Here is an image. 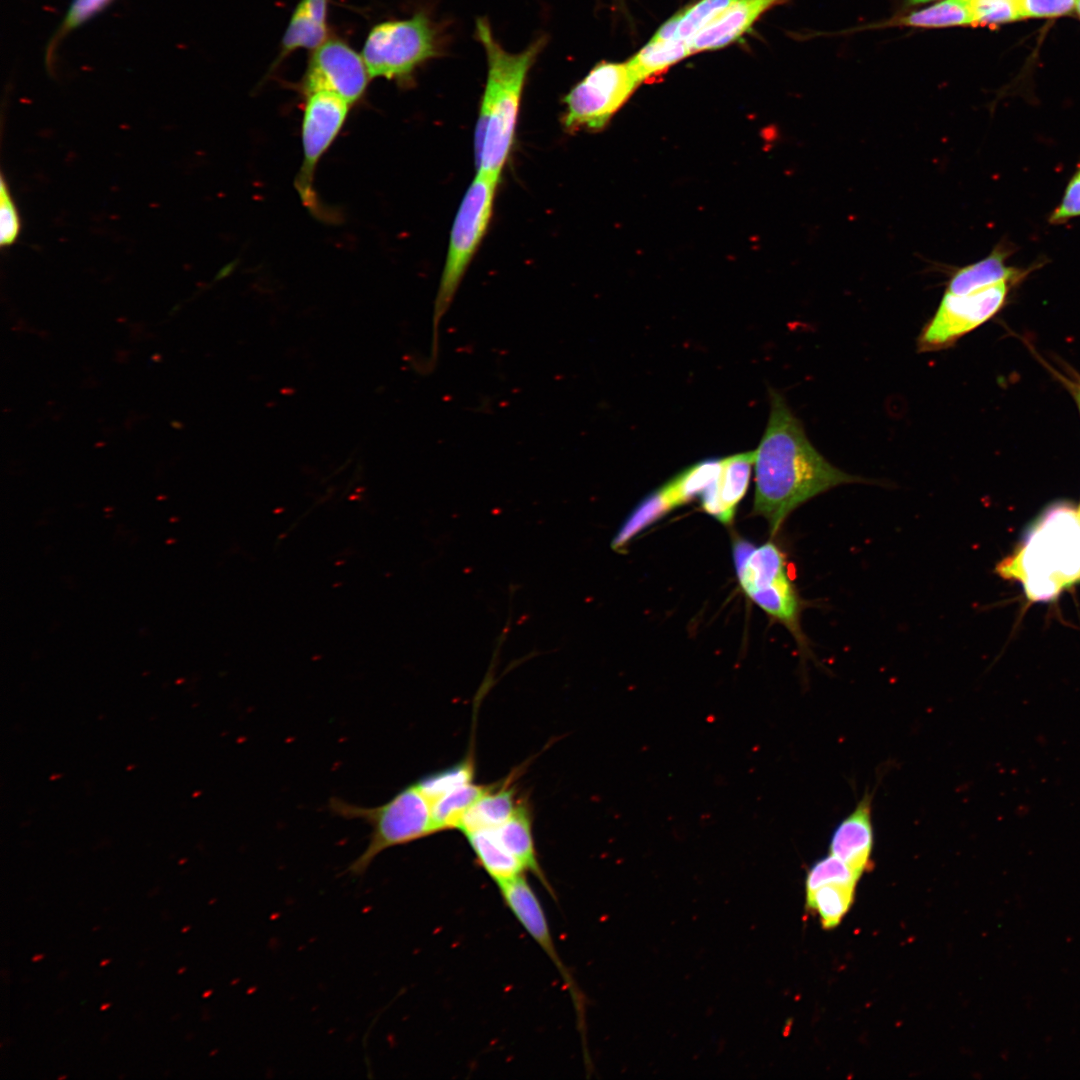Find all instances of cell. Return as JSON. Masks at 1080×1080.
Instances as JSON below:
<instances>
[{
	"mask_svg": "<svg viewBox=\"0 0 1080 1080\" xmlns=\"http://www.w3.org/2000/svg\"><path fill=\"white\" fill-rule=\"evenodd\" d=\"M753 465L754 451L721 459L718 478L701 494L704 511L721 523L729 524L746 493Z\"/></svg>",
	"mask_w": 1080,
	"mask_h": 1080,
	"instance_id": "cell-12",
	"label": "cell"
},
{
	"mask_svg": "<svg viewBox=\"0 0 1080 1080\" xmlns=\"http://www.w3.org/2000/svg\"><path fill=\"white\" fill-rule=\"evenodd\" d=\"M475 28L487 60L474 135L475 163L477 172L501 178L514 144L525 83L546 38L539 37L524 50L512 53L495 38L486 18H478Z\"/></svg>",
	"mask_w": 1080,
	"mask_h": 1080,
	"instance_id": "cell-2",
	"label": "cell"
},
{
	"mask_svg": "<svg viewBox=\"0 0 1080 1080\" xmlns=\"http://www.w3.org/2000/svg\"><path fill=\"white\" fill-rule=\"evenodd\" d=\"M66 1078H67L66 1075H61V1076L58 1077V1080H63V1079H66Z\"/></svg>",
	"mask_w": 1080,
	"mask_h": 1080,
	"instance_id": "cell-45",
	"label": "cell"
},
{
	"mask_svg": "<svg viewBox=\"0 0 1080 1080\" xmlns=\"http://www.w3.org/2000/svg\"><path fill=\"white\" fill-rule=\"evenodd\" d=\"M734 0H699L668 19L653 39L691 40L715 20Z\"/></svg>",
	"mask_w": 1080,
	"mask_h": 1080,
	"instance_id": "cell-22",
	"label": "cell"
},
{
	"mask_svg": "<svg viewBox=\"0 0 1080 1080\" xmlns=\"http://www.w3.org/2000/svg\"><path fill=\"white\" fill-rule=\"evenodd\" d=\"M1011 285L1001 282L964 295L945 291L935 314L918 337V350L932 352L949 348L987 322L1003 307Z\"/></svg>",
	"mask_w": 1080,
	"mask_h": 1080,
	"instance_id": "cell-8",
	"label": "cell"
},
{
	"mask_svg": "<svg viewBox=\"0 0 1080 1080\" xmlns=\"http://www.w3.org/2000/svg\"><path fill=\"white\" fill-rule=\"evenodd\" d=\"M932 1H936V0H906L905 5L909 6V7L918 6V5L929 3V2H932Z\"/></svg>",
	"mask_w": 1080,
	"mask_h": 1080,
	"instance_id": "cell-37",
	"label": "cell"
},
{
	"mask_svg": "<svg viewBox=\"0 0 1080 1080\" xmlns=\"http://www.w3.org/2000/svg\"><path fill=\"white\" fill-rule=\"evenodd\" d=\"M189 929H190V926H186V927H183V928H182V930H181V932H182V933H185V932H186V931H188Z\"/></svg>",
	"mask_w": 1080,
	"mask_h": 1080,
	"instance_id": "cell-43",
	"label": "cell"
},
{
	"mask_svg": "<svg viewBox=\"0 0 1080 1080\" xmlns=\"http://www.w3.org/2000/svg\"><path fill=\"white\" fill-rule=\"evenodd\" d=\"M113 0H72L63 21L51 37L45 53V62L49 69L53 65L54 54L60 42L72 31L82 26L103 11Z\"/></svg>",
	"mask_w": 1080,
	"mask_h": 1080,
	"instance_id": "cell-30",
	"label": "cell"
},
{
	"mask_svg": "<svg viewBox=\"0 0 1080 1080\" xmlns=\"http://www.w3.org/2000/svg\"><path fill=\"white\" fill-rule=\"evenodd\" d=\"M473 777V762L471 759H467L448 768L427 774L415 781V783L429 803H432L445 794L473 782Z\"/></svg>",
	"mask_w": 1080,
	"mask_h": 1080,
	"instance_id": "cell-29",
	"label": "cell"
},
{
	"mask_svg": "<svg viewBox=\"0 0 1080 1080\" xmlns=\"http://www.w3.org/2000/svg\"><path fill=\"white\" fill-rule=\"evenodd\" d=\"M98 929H99V926H96L92 930L95 931V930H98Z\"/></svg>",
	"mask_w": 1080,
	"mask_h": 1080,
	"instance_id": "cell-48",
	"label": "cell"
},
{
	"mask_svg": "<svg viewBox=\"0 0 1080 1080\" xmlns=\"http://www.w3.org/2000/svg\"><path fill=\"white\" fill-rule=\"evenodd\" d=\"M494 829L505 848L523 865L527 872L532 873L542 883L547 892L555 899L553 889L545 877L537 858L532 834L531 814L527 803L521 801L513 815Z\"/></svg>",
	"mask_w": 1080,
	"mask_h": 1080,
	"instance_id": "cell-19",
	"label": "cell"
},
{
	"mask_svg": "<svg viewBox=\"0 0 1080 1080\" xmlns=\"http://www.w3.org/2000/svg\"><path fill=\"white\" fill-rule=\"evenodd\" d=\"M997 574L1022 584L1032 602L1050 601L1080 583V517L1068 503L1048 507Z\"/></svg>",
	"mask_w": 1080,
	"mask_h": 1080,
	"instance_id": "cell-3",
	"label": "cell"
},
{
	"mask_svg": "<svg viewBox=\"0 0 1080 1080\" xmlns=\"http://www.w3.org/2000/svg\"><path fill=\"white\" fill-rule=\"evenodd\" d=\"M329 809L334 815L359 819L371 827L368 845L347 868L353 876L363 875L381 852L436 833L431 805L415 782L379 806L365 807L331 798Z\"/></svg>",
	"mask_w": 1080,
	"mask_h": 1080,
	"instance_id": "cell-4",
	"label": "cell"
},
{
	"mask_svg": "<svg viewBox=\"0 0 1080 1080\" xmlns=\"http://www.w3.org/2000/svg\"><path fill=\"white\" fill-rule=\"evenodd\" d=\"M350 104L337 95L318 91L305 95L302 120L303 162L296 188L307 208H317L313 189L316 167L341 131Z\"/></svg>",
	"mask_w": 1080,
	"mask_h": 1080,
	"instance_id": "cell-9",
	"label": "cell"
},
{
	"mask_svg": "<svg viewBox=\"0 0 1080 1080\" xmlns=\"http://www.w3.org/2000/svg\"><path fill=\"white\" fill-rule=\"evenodd\" d=\"M754 466L753 512L767 520L772 536L808 500L839 485L871 483L827 461L809 441L783 396L772 389L768 423L754 450Z\"/></svg>",
	"mask_w": 1080,
	"mask_h": 1080,
	"instance_id": "cell-1",
	"label": "cell"
},
{
	"mask_svg": "<svg viewBox=\"0 0 1080 1080\" xmlns=\"http://www.w3.org/2000/svg\"><path fill=\"white\" fill-rule=\"evenodd\" d=\"M860 875L832 854L815 862L806 877V894L827 884L856 886Z\"/></svg>",
	"mask_w": 1080,
	"mask_h": 1080,
	"instance_id": "cell-31",
	"label": "cell"
},
{
	"mask_svg": "<svg viewBox=\"0 0 1080 1080\" xmlns=\"http://www.w3.org/2000/svg\"><path fill=\"white\" fill-rule=\"evenodd\" d=\"M171 426L176 428V429H181V428H183L184 425L182 423H180V422L172 421Z\"/></svg>",
	"mask_w": 1080,
	"mask_h": 1080,
	"instance_id": "cell-39",
	"label": "cell"
},
{
	"mask_svg": "<svg viewBox=\"0 0 1080 1080\" xmlns=\"http://www.w3.org/2000/svg\"><path fill=\"white\" fill-rule=\"evenodd\" d=\"M110 1006H111V1003H104V1004L101 1005L100 1010L104 1011V1010L108 1009Z\"/></svg>",
	"mask_w": 1080,
	"mask_h": 1080,
	"instance_id": "cell-41",
	"label": "cell"
},
{
	"mask_svg": "<svg viewBox=\"0 0 1080 1080\" xmlns=\"http://www.w3.org/2000/svg\"><path fill=\"white\" fill-rule=\"evenodd\" d=\"M1075 7H1076V9H1077V12H1078V14H1079V16H1080V0H1076V2H1075Z\"/></svg>",
	"mask_w": 1080,
	"mask_h": 1080,
	"instance_id": "cell-42",
	"label": "cell"
},
{
	"mask_svg": "<svg viewBox=\"0 0 1080 1080\" xmlns=\"http://www.w3.org/2000/svg\"><path fill=\"white\" fill-rule=\"evenodd\" d=\"M1080 216V166L1069 180L1060 204L1053 210L1049 223L1059 225Z\"/></svg>",
	"mask_w": 1080,
	"mask_h": 1080,
	"instance_id": "cell-34",
	"label": "cell"
},
{
	"mask_svg": "<svg viewBox=\"0 0 1080 1080\" xmlns=\"http://www.w3.org/2000/svg\"><path fill=\"white\" fill-rule=\"evenodd\" d=\"M370 79L362 55L341 38L328 37L312 50L300 89L304 96L330 92L352 105L364 96Z\"/></svg>",
	"mask_w": 1080,
	"mask_h": 1080,
	"instance_id": "cell-10",
	"label": "cell"
},
{
	"mask_svg": "<svg viewBox=\"0 0 1080 1080\" xmlns=\"http://www.w3.org/2000/svg\"><path fill=\"white\" fill-rule=\"evenodd\" d=\"M478 863L498 886L527 872L505 848L495 829H481L464 834Z\"/></svg>",
	"mask_w": 1080,
	"mask_h": 1080,
	"instance_id": "cell-20",
	"label": "cell"
},
{
	"mask_svg": "<svg viewBox=\"0 0 1080 1080\" xmlns=\"http://www.w3.org/2000/svg\"><path fill=\"white\" fill-rule=\"evenodd\" d=\"M721 459L696 463L667 482L662 489L673 509L700 495L718 478Z\"/></svg>",
	"mask_w": 1080,
	"mask_h": 1080,
	"instance_id": "cell-25",
	"label": "cell"
},
{
	"mask_svg": "<svg viewBox=\"0 0 1080 1080\" xmlns=\"http://www.w3.org/2000/svg\"><path fill=\"white\" fill-rule=\"evenodd\" d=\"M872 798L865 794L855 809L834 829L830 854L842 860L858 875L869 865L873 849Z\"/></svg>",
	"mask_w": 1080,
	"mask_h": 1080,
	"instance_id": "cell-14",
	"label": "cell"
},
{
	"mask_svg": "<svg viewBox=\"0 0 1080 1080\" xmlns=\"http://www.w3.org/2000/svg\"><path fill=\"white\" fill-rule=\"evenodd\" d=\"M1077 513H1078V515H1079V517H1080V504H1079V506H1078V508H1077Z\"/></svg>",
	"mask_w": 1080,
	"mask_h": 1080,
	"instance_id": "cell-46",
	"label": "cell"
},
{
	"mask_svg": "<svg viewBox=\"0 0 1080 1080\" xmlns=\"http://www.w3.org/2000/svg\"><path fill=\"white\" fill-rule=\"evenodd\" d=\"M1066 383L1069 386V389L1072 392L1080 411V383H1074L1070 381H1066Z\"/></svg>",
	"mask_w": 1080,
	"mask_h": 1080,
	"instance_id": "cell-36",
	"label": "cell"
},
{
	"mask_svg": "<svg viewBox=\"0 0 1080 1080\" xmlns=\"http://www.w3.org/2000/svg\"><path fill=\"white\" fill-rule=\"evenodd\" d=\"M856 886L823 885L806 894L807 905L816 910L824 928H834L848 911Z\"/></svg>",
	"mask_w": 1080,
	"mask_h": 1080,
	"instance_id": "cell-28",
	"label": "cell"
},
{
	"mask_svg": "<svg viewBox=\"0 0 1080 1080\" xmlns=\"http://www.w3.org/2000/svg\"><path fill=\"white\" fill-rule=\"evenodd\" d=\"M786 0H734L690 42L692 54L724 48L739 40L770 8Z\"/></svg>",
	"mask_w": 1080,
	"mask_h": 1080,
	"instance_id": "cell-13",
	"label": "cell"
},
{
	"mask_svg": "<svg viewBox=\"0 0 1080 1080\" xmlns=\"http://www.w3.org/2000/svg\"><path fill=\"white\" fill-rule=\"evenodd\" d=\"M1076 0H1018L1022 17H1055L1068 14Z\"/></svg>",
	"mask_w": 1080,
	"mask_h": 1080,
	"instance_id": "cell-35",
	"label": "cell"
},
{
	"mask_svg": "<svg viewBox=\"0 0 1080 1080\" xmlns=\"http://www.w3.org/2000/svg\"><path fill=\"white\" fill-rule=\"evenodd\" d=\"M500 178L477 172L456 213L433 311L432 354L436 360L438 326L489 227Z\"/></svg>",
	"mask_w": 1080,
	"mask_h": 1080,
	"instance_id": "cell-5",
	"label": "cell"
},
{
	"mask_svg": "<svg viewBox=\"0 0 1080 1080\" xmlns=\"http://www.w3.org/2000/svg\"><path fill=\"white\" fill-rule=\"evenodd\" d=\"M690 55H692V50L689 42L677 39L658 40L651 38L627 62L642 83L666 71L672 65Z\"/></svg>",
	"mask_w": 1080,
	"mask_h": 1080,
	"instance_id": "cell-23",
	"label": "cell"
},
{
	"mask_svg": "<svg viewBox=\"0 0 1080 1080\" xmlns=\"http://www.w3.org/2000/svg\"><path fill=\"white\" fill-rule=\"evenodd\" d=\"M44 957H45V954H35V955H34V956L32 957V962H38V961H41V960H42V959H43Z\"/></svg>",
	"mask_w": 1080,
	"mask_h": 1080,
	"instance_id": "cell-38",
	"label": "cell"
},
{
	"mask_svg": "<svg viewBox=\"0 0 1080 1080\" xmlns=\"http://www.w3.org/2000/svg\"><path fill=\"white\" fill-rule=\"evenodd\" d=\"M177 310H178V307H174V309L171 312L173 313V312H175Z\"/></svg>",
	"mask_w": 1080,
	"mask_h": 1080,
	"instance_id": "cell-47",
	"label": "cell"
},
{
	"mask_svg": "<svg viewBox=\"0 0 1080 1080\" xmlns=\"http://www.w3.org/2000/svg\"><path fill=\"white\" fill-rule=\"evenodd\" d=\"M736 572L746 594L788 575L783 552L771 542L755 548Z\"/></svg>",
	"mask_w": 1080,
	"mask_h": 1080,
	"instance_id": "cell-24",
	"label": "cell"
},
{
	"mask_svg": "<svg viewBox=\"0 0 1080 1080\" xmlns=\"http://www.w3.org/2000/svg\"><path fill=\"white\" fill-rule=\"evenodd\" d=\"M973 26H995L1023 18L1018 0H967Z\"/></svg>",
	"mask_w": 1080,
	"mask_h": 1080,
	"instance_id": "cell-32",
	"label": "cell"
},
{
	"mask_svg": "<svg viewBox=\"0 0 1080 1080\" xmlns=\"http://www.w3.org/2000/svg\"><path fill=\"white\" fill-rule=\"evenodd\" d=\"M442 39L437 24L423 11L408 18L374 25L362 49L371 78L408 85L416 71L440 55Z\"/></svg>",
	"mask_w": 1080,
	"mask_h": 1080,
	"instance_id": "cell-6",
	"label": "cell"
},
{
	"mask_svg": "<svg viewBox=\"0 0 1080 1080\" xmlns=\"http://www.w3.org/2000/svg\"><path fill=\"white\" fill-rule=\"evenodd\" d=\"M1011 253L1009 245L999 243L985 258L955 271L949 279L946 292L964 295L1001 282L1015 284L1028 272L1006 265V259Z\"/></svg>",
	"mask_w": 1080,
	"mask_h": 1080,
	"instance_id": "cell-15",
	"label": "cell"
},
{
	"mask_svg": "<svg viewBox=\"0 0 1080 1080\" xmlns=\"http://www.w3.org/2000/svg\"><path fill=\"white\" fill-rule=\"evenodd\" d=\"M641 84L628 62H600L563 97L562 124L567 132H596Z\"/></svg>",
	"mask_w": 1080,
	"mask_h": 1080,
	"instance_id": "cell-7",
	"label": "cell"
},
{
	"mask_svg": "<svg viewBox=\"0 0 1080 1080\" xmlns=\"http://www.w3.org/2000/svg\"><path fill=\"white\" fill-rule=\"evenodd\" d=\"M329 0H300L295 7L274 63L280 64L299 49L314 50L328 38Z\"/></svg>",
	"mask_w": 1080,
	"mask_h": 1080,
	"instance_id": "cell-16",
	"label": "cell"
},
{
	"mask_svg": "<svg viewBox=\"0 0 1080 1080\" xmlns=\"http://www.w3.org/2000/svg\"><path fill=\"white\" fill-rule=\"evenodd\" d=\"M520 803L510 780H505L501 784L488 785L466 812L458 829L466 834L481 829L497 828L513 815Z\"/></svg>",
	"mask_w": 1080,
	"mask_h": 1080,
	"instance_id": "cell-18",
	"label": "cell"
},
{
	"mask_svg": "<svg viewBox=\"0 0 1080 1080\" xmlns=\"http://www.w3.org/2000/svg\"><path fill=\"white\" fill-rule=\"evenodd\" d=\"M110 962H111V959H103V960H102V961L100 962V966H101V967H104V966H106L107 964H109Z\"/></svg>",
	"mask_w": 1080,
	"mask_h": 1080,
	"instance_id": "cell-40",
	"label": "cell"
},
{
	"mask_svg": "<svg viewBox=\"0 0 1080 1080\" xmlns=\"http://www.w3.org/2000/svg\"><path fill=\"white\" fill-rule=\"evenodd\" d=\"M487 787L471 782L430 803L436 833L458 829L466 812Z\"/></svg>",
	"mask_w": 1080,
	"mask_h": 1080,
	"instance_id": "cell-26",
	"label": "cell"
},
{
	"mask_svg": "<svg viewBox=\"0 0 1080 1080\" xmlns=\"http://www.w3.org/2000/svg\"><path fill=\"white\" fill-rule=\"evenodd\" d=\"M747 595L793 634L802 651H809L800 626L801 601L788 575Z\"/></svg>",
	"mask_w": 1080,
	"mask_h": 1080,
	"instance_id": "cell-17",
	"label": "cell"
},
{
	"mask_svg": "<svg viewBox=\"0 0 1080 1080\" xmlns=\"http://www.w3.org/2000/svg\"><path fill=\"white\" fill-rule=\"evenodd\" d=\"M673 509L662 487L647 496L630 514L613 540L611 548L623 551L629 541L640 531Z\"/></svg>",
	"mask_w": 1080,
	"mask_h": 1080,
	"instance_id": "cell-27",
	"label": "cell"
},
{
	"mask_svg": "<svg viewBox=\"0 0 1080 1080\" xmlns=\"http://www.w3.org/2000/svg\"><path fill=\"white\" fill-rule=\"evenodd\" d=\"M185 970H186V968H185V967H181V968H180V969H179V970L177 971V973H178V974H182V973H183V972H184Z\"/></svg>",
	"mask_w": 1080,
	"mask_h": 1080,
	"instance_id": "cell-44",
	"label": "cell"
},
{
	"mask_svg": "<svg viewBox=\"0 0 1080 1080\" xmlns=\"http://www.w3.org/2000/svg\"><path fill=\"white\" fill-rule=\"evenodd\" d=\"M968 25H972V16L967 0H940L929 7L893 17L871 28L904 26L932 29Z\"/></svg>",
	"mask_w": 1080,
	"mask_h": 1080,
	"instance_id": "cell-21",
	"label": "cell"
},
{
	"mask_svg": "<svg viewBox=\"0 0 1080 1080\" xmlns=\"http://www.w3.org/2000/svg\"><path fill=\"white\" fill-rule=\"evenodd\" d=\"M505 906L516 920L543 949L559 972L577 1012L578 1028L584 1030V1004L577 984L560 958L548 925L542 904L527 881L525 874L497 886Z\"/></svg>",
	"mask_w": 1080,
	"mask_h": 1080,
	"instance_id": "cell-11",
	"label": "cell"
},
{
	"mask_svg": "<svg viewBox=\"0 0 1080 1080\" xmlns=\"http://www.w3.org/2000/svg\"><path fill=\"white\" fill-rule=\"evenodd\" d=\"M21 221L18 209L10 193L9 186L1 175L0 184V243L2 247L12 245L18 238Z\"/></svg>",
	"mask_w": 1080,
	"mask_h": 1080,
	"instance_id": "cell-33",
	"label": "cell"
}]
</instances>
